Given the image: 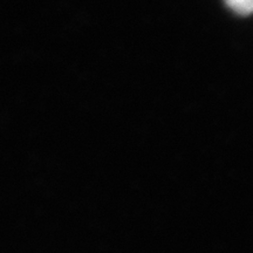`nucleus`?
<instances>
[{"label":"nucleus","mask_w":253,"mask_h":253,"mask_svg":"<svg viewBox=\"0 0 253 253\" xmlns=\"http://www.w3.org/2000/svg\"><path fill=\"white\" fill-rule=\"evenodd\" d=\"M229 7L240 15L253 13V0H224Z\"/></svg>","instance_id":"f257e3e1"}]
</instances>
